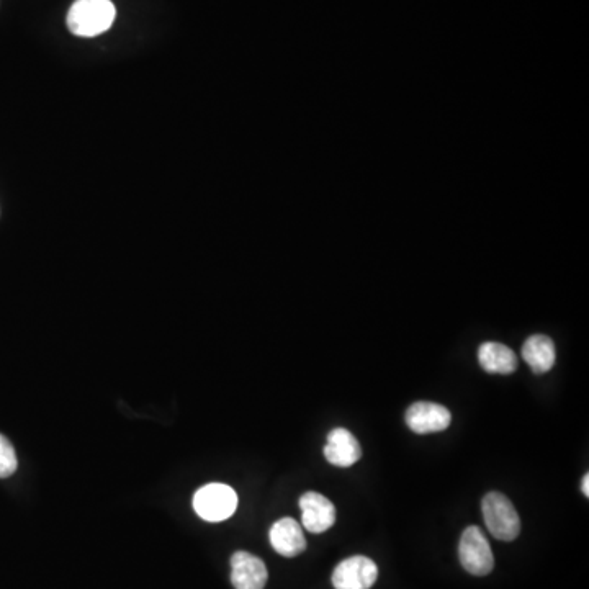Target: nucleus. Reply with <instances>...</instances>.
<instances>
[{
    "label": "nucleus",
    "instance_id": "nucleus-1",
    "mask_svg": "<svg viewBox=\"0 0 589 589\" xmlns=\"http://www.w3.org/2000/svg\"><path fill=\"white\" fill-rule=\"evenodd\" d=\"M115 5L110 0H76L69 9L68 28L76 36L94 38L115 22Z\"/></svg>",
    "mask_w": 589,
    "mask_h": 589
},
{
    "label": "nucleus",
    "instance_id": "nucleus-2",
    "mask_svg": "<svg viewBox=\"0 0 589 589\" xmlns=\"http://www.w3.org/2000/svg\"><path fill=\"white\" fill-rule=\"evenodd\" d=\"M483 519L491 536L511 542L521 532V519L513 503L496 491H491L482 501Z\"/></svg>",
    "mask_w": 589,
    "mask_h": 589
},
{
    "label": "nucleus",
    "instance_id": "nucleus-3",
    "mask_svg": "<svg viewBox=\"0 0 589 589\" xmlns=\"http://www.w3.org/2000/svg\"><path fill=\"white\" fill-rule=\"evenodd\" d=\"M238 508V495L231 486L210 483L195 493V513L207 522H221L230 519Z\"/></svg>",
    "mask_w": 589,
    "mask_h": 589
},
{
    "label": "nucleus",
    "instance_id": "nucleus-4",
    "mask_svg": "<svg viewBox=\"0 0 589 589\" xmlns=\"http://www.w3.org/2000/svg\"><path fill=\"white\" fill-rule=\"evenodd\" d=\"M459 557L462 567L475 576H486L495 568V557L482 529L470 526L460 539Z\"/></svg>",
    "mask_w": 589,
    "mask_h": 589
},
{
    "label": "nucleus",
    "instance_id": "nucleus-5",
    "mask_svg": "<svg viewBox=\"0 0 589 589\" xmlns=\"http://www.w3.org/2000/svg\"><path fill=\"white\" fill-rule=\"evenodd\" d=\"M378 568L370 558L354 555L334 568V589H370L377 581Z\"/></svg>",
    "mask_w": 589,
    "mask_h": 589
},
{
    "label": "nucleus",
    "instance_id": "nucleus-6",
    "mask_svg": "<svg viewBox=\"0 0 589 589\" xmlns=\"http://www.w3.org/2000/svg\"><path fill=\"white\" fill-rule=\"evenodd\" d=\"M452 414L446 406L428 401L414 403L406 411V424L416 434H432L449 428Z\"/></svg>",
    "mask_w": 589,
    "mask_h": 589
},
{
    "label": "nucleus",
    "instance_id": "nucleus-7",
    "mask_svg": "<svg viewBox=\"0 0 589 589\" xmlns=\"http://www.w3.org/2000/svg\"><path fill=\"white\" fill-rule=\"evenodd\" d=\"M302 524L311 534H323L336 522V508L326 496L308 491L300 498Z\"/></svg>",
    "mask_w": 589,
    "mask_h": 589
},
{
    "label": "nucleus",
    "instance_id": "nucleus-8",
    "mask_svg": "<svg viewBox=\"0 0 589 589\" xmlns=\"http://www.w3.org/2000/svg\"><path fill=\"white\" fill-rule=\"evenodd\" d=\"M266 563L261 558L249 552H236L231 557V583L236 589H264L266 588Z\"/></svg>",
    "mask_w": 589,
    "mask_h": 589
},
{
    "label": "nucleus",
    "instance_id": "nucleus-9",
    "mask_svg": "<svg viewBox=\"0 0 589 589\" xmlns=\"http://www.w3.org/2000/svg\"><path fill=\"white\" fill-rule=\"evenodd\" d=\"M270 545L282 557H298L306 550V539L303 527L295 519L284 518L270 527Z\"/></svg>",
    "mask_w": 589,
    "mask_h": 589
},
{
    "label": "nucleus",
    "instance_id": "nucleus-10",
    "mask_svg": "<svg viewBox=\"0 0 589 589\" xmlns=\"http://www.w3.org/2000/svg\"><path fill=\"white\" fill-rule=\"evenodd\" d=\"M324 457L334 467L347 468L359 462L362 457L359 441L347 429H333L324 446Z\"/></svg>",
    "mask_w": 589,
    "mask_h": 589
},
{
    "label": "nucleus",
    "instance_id": "nucleus-11",
    "mask_svg": "<svg viewBox=\"0 0 589 589\" xmlns=\"http://www.w3.org/2000/svg\"><path fill=\"white\" fill-rule=\"evenodd\" d=\"M478 360L488 374L509 375L518 370V356L500 342H485L478 349Z\"/></svg>",
    "mask_w": 589,
    "mask_h": 589
},
{
    "label": "nucleus",
    "instance_id": "nucleus-12",
    "mask_svg": "<svg viewBox=\"0 0 589 589\" xmlns=\"http://www.w3.org/2000/svg\"><path fill=\"white\" fill-rule=\"evenodd\" d=\"M522 357L534 374H547L549 370H552L557 359L554 341L544 334L531 336L522 346Z\"/></svg>",
    "mask_w": 589,
    "mask_h": 589
},
{
    "label": "nucleus",
    "instance_id": "nucleus-13",
    "mask_svg": "<svg viewBox=\"0 0 589 589\" xmlns=\"http://www.w3.org/2000/svg\"><path fill=\"white\" fill-rule=\"evenodd\" d=\"M17 454L7 437L0 434V478H7L17 472Z\"/></svg>",
    "mask_w": 589,
    "mask_h": 589
},
{
    "label": "nucleus",
    "instance_id": "nucleus-14",
    "mask_svg": "<svg viewBox=\"0 0 589 589\" xmlns=\"http://www.w3.org/2000/svg\"><path fill=\"white\" fill-rule=\"evenodd\" d=\"M581 490L585 493V496H589V475L586 473L585 478H583V483H581Z\"/></svg>",
    "mask_w": 589,
    "mask_h": 589
}]
</instances>
